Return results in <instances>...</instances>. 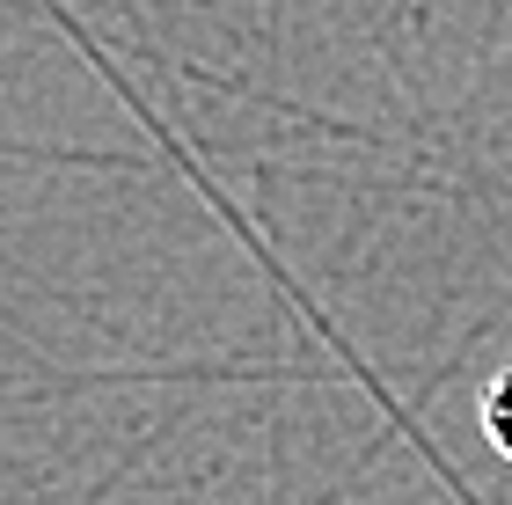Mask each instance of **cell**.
<instances>
[{
	"mask_svg": "<svg viewBox=\"0 0 512 505\" xmlns=\"http://www.w3.org/2000/svg\"><path fill=\"white\" fill-rule=\"evenodd\" d=\"M476 425H483V440H491V454L512 462V366L491 374V388H483V403H476Z\"/></svg>",
	"mask_w": 512,
	"mask_h": 505,
	"instance_id": "6da1fadb",
	"label": "cell"
}]
</instances>
